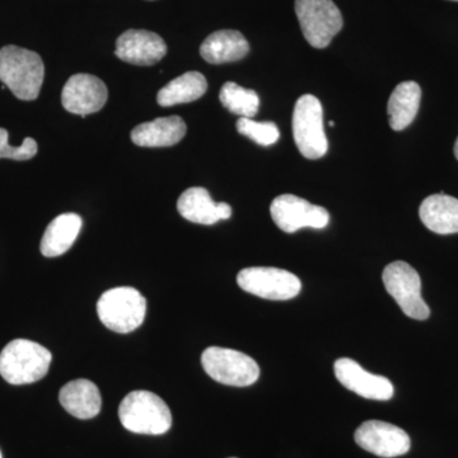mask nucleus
I'll list each match as a JSON object with an SVG mask.
<instances>
[{
    "instance_id": "f257e3e1",
    "label": "nucleus",
    "mask_w": 458,
    "mask_h": 458,
    "mask_svg": "<svg viewBox=\"0 0 458 458\" xmlns=\"http://www.w3.org/2000/svg\"><path fill=\"white\" fill-rule=\"evenodd\" d=\"M45 66L35 51L8 45L0 49V81L22 101H33L40 95Z\"/></svg>"
},
{
    "instance_id": "f03ea898",
    "label": "nucleus",
    "mask_w": 458,
    "mask_h": 458,
    "mask_svg": "<svg viewBox=\"0 0 458 458\" xmlns=\"http://www.w3.org/2000/svg\"><path fill=\"white\" fill-rule=\"evenodd\" d=\"M53 355L45 346L31 340L17 339L0 352V375L11 385H30L49 372Z\"/></svg>"
},
{
    "instance_id": "7ed1b4c3",
    "label": "nucleus",
    "mask_w": 458,
    "mask_h": 458,
    "mask_svg": "<svg viewBox=\"0 0 458 458\" xmlns=\"http://www.w3.org/2000/svg\"><path fill=\"white\" fill-rule=\"evenodd\" d=\"M120 421L129 432L161 436L172 426L171 410L158 394L132 391L119 406Z\"/></svg>"
},
{
    "instance_id": "20e7f679",
    "label": "nucleus",
    "mask_w": 458,
    "mask_h": 458,
    "mask_svg": "<svg viewBox=\"0 0 458 458\" xmlns=\"http://www.w3.org/2000/svg\"><path fill=\"white\" fill-rule=\"evenodd\" d=\"M147 301L131 286L110 289L99 297L98 318L102 324L117 334H129L144 322Z\"/></svg>"
},
{
    "instance_id": "39448f33",
    "label": "nucleus",
    "mask_w": 458,
    "mask_h": 458,
    "mask_svg": "<svg viewBox=\"0 0 458 458\" xmlns=\"http://www.w3.org/2000/svg\"><path fill=\"white\" fill-rule=\"evenodd\" d=\"M295 14L307 42L316 49H325L342 31L344 21L333 0H295Z\"/></svg>"
},
{
    "instance_id": "423d86ee",
    "label": "nucleus",
    "mask_w": 458,
    "mask_h": 458,
    "mask_svg": "<svg viewBox=\"0 0 458 458\" xmlns=\"http://www.w3.org/2000/svg\"><path fill=\"white\" fill-rule=\"evenodd\" d=\"M293 138L301 155L319 159L327 153L328 143L324 128L321 102L312 95H304L295 102Z\"/></svg>"
},
{
    "instance_id": "0eeeda50",
    "label": "nucleus",
    "mask_w": 458,
    "mask_h": 458,
    "mask_svg": "<svg viewBox=\"0 0 458 458\" xmlns=\"http://www.w3.org/2000/svg\"><path fill=\"white\" fill-rule=\"evenodd\" d=\"M201 364L214 381L234 387L254 385L260 377V369L251 357L233 349L210 346L201 355Z\"/></svg>"
},
{
    "instance_id": "6e6552de",
    "label": "nucleus",
    "mask_w": 458,
    "mask_h": 458,
    "mask_svg": "<svg viewBox=\"0 0 458 458\" xmlns=\"http://www.w3.org/2000/svg\"><path fill=\"white\" fill-rule=\"evenodd\" d=\"M382 279L386 291L393 295L408 318L419 321L429 318V307L421 297L420 276L411 265L403 261L391 262L385 267Z\"/></svg>"
},
{
    "instance_id": "1a4fd4ad",
    "label": "nucleus",
    "mask_w": 458,
    "mask_h": 458,
    "mask_svg": "<svg viewBox=\"0 0 458 458\" xmlns=\"http://www.w3.org/2000/svg\"><path fill=\"white\" fill-rule=\"evenodd\" d=\"M237 284L247 293L270 301H288L297 297L302 283L289 271L276 267H247L237 276Z\"/></svg>"
},
{
    "instance_id": "9d476101",
    "label": "nucleus",
    "mask_w": 458,
    "mask_h": 458,
    "mask_svg": "<svg viewBox=\"0 0 458 458\" xmlns=\"http://www.w3.org/2000/svg\"><path fill=\"white\" fill-rule=\"evenodd\" d=\"M270 213L274 223L285 233H294L304 227L322 229L330 221V214L325 208L291 194L274 199Z\"/></svg>"
},
{
    "instance_id": "9b49d317",
    "label": "nucleus",
    "mask_w": 458,
    "mask_h": 458,
    "mask_svg": "<svg viewBox=\"0 0 458 458\" xmlns=\"http://www.w3.org/2000/svg\"><path fill=\"white\" fill-rule=\"evenodd\" d=\"M355 442L369 454L378 457L403 456L410 451V437L405 430L381 420H369L361 424L354 434Z\"/></svg>"
},
{
    "instance_id": "f8f14e48",
    "label": "nucleus",
    "mask_w": 458,
    "mask_h": 458,
    "mask_svg": "<svg viewBox=\"0 0 458 458\" xmlns=\"http://www.w3.org/2000/svg\"><path fill=\"white\" fill-rule=\"evenodd\" d=\"M106 84L90 74H75L66 81L62 92V104L68 113L87 116L98 113L106 105Z\"/></svg>"
},
{
    "instance_id": "ddd939ff",
    "label": "nucleus",
    "mask_w": 458,
    "mask_h": 458,
    "mask_svg": "<svg viewBox=\"0 0 458 458\" xmlns=\"http://www.w3.org/2000/svg\"><path fill=\"white\" fill-rule=\"evenodd\" d=\"M337 381L364 399L387 401L393 399L394 385L384 376L373 375L361 369L357 361L340 358L334 366Z\"/></svg>"
},
{
    "instance_id": "4468645a",
    "label": "nucleus",
    "mask_w": 458,
    "mask_h": 458,
    "mask_svg": "<svg viewBox=\"0 0 458 458\" xmlns=\"http://www.w3.org/2000/svg\"><path fill=\"white\" fill-rule=\"evenodd\" d=\"M167 54V45L161 36L147 30H128L116 40L114 55L129 64L155 65Z\"/></svg>"
},
{
    "instance_id": "2eb2a0df",
    "label": "nucleus",
    "mask_w": 458,
    "mask_h": 458,
    "mask_svg": "<svg viewBox=\"0 0 458 458\" xmlns=\"http://www.w3.org/2000/svg\"><path fill=\"white\" fill-rule=\"evenodd\" d=\"M177 210L186 221L205 225L227 221L232 216V208L227 203H216L204 188L183 191L177 200Z\"/></svg>"
},
{
    "instance_id": "dca6fc26",
    "label": "nucleus",
    "mask_w": 458,
    "mask_h": 458,
    "mask_svg": "<svg viewBox=\"0 0 458 458\" xmlns=\"http://www.w3.org/2000/svg\"><path fill=\"white\" fill-rule=\"evenodd\" d=\"M186 131V123L180 116L159 117L138 125L131 137L132 143L140 147H172L182 140Z\"/></svg>"
},
{
    "instance_id": "f3484780",
    "label": "nucleus",
    "mask_w": 458,
    "mask_h": 458,
    "mask_svg": "<svg viewBox=\"0 0 458 458\" xmlns=\"http://www.w3.org/2000/svg\"><path fill=\"white\" fill-rule=\"evenodd\" d=\"M59 401L69 414L83 420L98 417L101 411V394L89 379H74L66 384L60 390Z\"/></svg>"
},
{
    "instance_id": "a211bd4d",
    "label": "nucleus",
    "mask_w": 458,
    "mask_h": 458,
    "mask_svg": "<svg viewBox=\"0 0 458 458\" xmlns=\"http://www.w3.org/2000/svg\"><path fill=\"white\" fill-rule=\"evenodd\" d=\"M250 45L245 36L236 30H221L205 38L200 55L209 64L219 65L238 62L249 54Z\"/></svg>"
},
{
    "instance_id": "6ab92c4d",
    "label": "nucleus",
    "mask_w": 458,
    "mask_h": 458,
    "mask_svg": "<svg viewBox=\"0 0 458 458\" xmlns=\"http://www.w3.org/2000/svg\"><path fill=\"white\" fill-rule=\"evenodd\" d=\"M419 216L434 233H458V199L443 192L430 195L421 203Z\"/></svg>"
},
{
    "instance_id": "aec40b11",
    "label": "nucleus",
    "mask_w": 458,
    "mask_h": 458,
    "mask_svg": "<svg viewBox=\"0 0 458 458\" xmlns=\"http://www.w3.org/2000/svg\"><path fill=\"white\" fill-rule=\"evenodd\" d=\"M82 229V218L78 214L65 213L56 216L47 225L41 240V254L45 258L64 255L77 240Z\"/></svg>"
},
{
    "instance_id": "412c9836",
    "label": "nucleus",
    "mask_w": 458,
    "mask_h": 458,
    "mask_svg": "<svg viewBox=\"0 0 458 458\" xmlns=\"http://www.w3.org/2000/svg\"><path fill=\"white\" fill-rule=\"evenodd\" d=\"M421 89L417 82L406 81L394 89L387 105L391 129L401 131L408 128L417 117L420 107Z\"/></svg>"
},
{
    "instance_id": "4be33fe9",
    "label": "nucleus",
    "mask_w": 458,
    "mask_h": 458,
    "mask_svg": "<svg viewBox=\"0 0 458 458\" xmlns=\"http://www.w3.org/2000/svg\"><path fill=\"white\" fill-rule=\"evenodd\" d=\"M208 89V82L199 72H188L171 81L159 90L157 102L159 106L171 107L176 105L189 104L203 98Z\"/></svg>"
},
{
    "instance_id": "5701e85b",
    "label": "nucleus",
    "mask_w": 458,
    "mask_h": 458,
    "mask_svg": "<svg viewBox=\"0 0 458 458\" xmlns=\"http://www.w3.org/2000/svg\"><path fill=\"white\" fill-rule=\"evenodd\" d=\"M219 99L229 113L247 119L256 116L260 106V98L255 90L243 89L234 82H227L222 87Z\"/></svg>"
},
{
    "instance_id": "b1692460",
    "label": "nucleus",
    "mask_w": 458,
    "mask_h": 458,
    "mask_svg": "<svg viewBox=\"0 0 458 458\" xmlns=\"http://www.w3.org/2000/svg\"><path fill=\"white\" fill-rule=\"evenodd\" d=\"M236 128L240 134L245 135L262 147L273 146L280 137L278 126L271 122L259 123L247 117H241Z\"/></svg>"
},
{
    "instance_id": "393cba45",
    "label": "nucleus",
    "mask_w": 458,
    "mask_h": 458,
    "mask_svg": "<svg viewBox=\"0 0 458 458\" xmlns=\"http://www.w3.org/2000/svg\"><path fill=\"white\" fill-rule=\"evenodd\" d=\"M38 143L32 138H26L20 147L11 146L7 129L0 128V158L27 161L38 155Z\"/></svg>"
},
{
    "instance_id": "a878e982",
    "label": "nucleus",
    "mask_w": 458,
    "mask_h": 458,
    "mask_svg": "<svg viewBox=\"0 0 458 458\" xmlns=\"http://www.w3.org/2000/svg\"><path fill=\"white\" fill-rule=\"evenodd\" d=\"M454 157H456L457 161H458V138H457L456 143H454Z\"/></svg>"
},
{
    "instance_id": "bb28decb",
    "label": "nucleus",
    "mask_w": 458,
    "mask_h": 458,
    "mask_svg": "<svg viewBox=\"0 0 458 458\" xmlns=\"http://www.w3.org/2000/svg\"><path fill=\"white\" fill-rule=\"evenodd\" d=\"M328 125H330V126H331V128H333V126H335V123H334V122H330V123H328Z\"/></svg>"
},
{
    "instance_id": "cd10ccee",
    "label": "nucleus",
    "mask_w": 458,
    "mask_h": 458,
    "mask_svg": "<svg viewBox=\"0 0 458 458\" xmlns=\"http://www.w3.org/2000/svg\"><path fill=\"white\" fill-rule=\"evenodd\" d=\"M0 458H2V452H0Z\"/></svg>"
},
{
    "instance_id": "c85d7f7f",
    "label": "nucleus",
    "mask_w": 458,
    "mask_h": 458,
    "mask_svg": "<svg viewBox=\"0 0 458 458\" xmlns=\"http://www.w3.org/2000/svg\"><path fill=\"white\" fill-rule=\"evenodd\" d=\"M231 458H236V457H231Z\"/></svg>"
}]
</instances>
